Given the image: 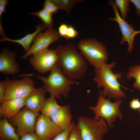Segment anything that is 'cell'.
I'll use <instances>...</instances> for the list:
<instances>
[{
  "label": "cell",
  "mask_w": 140,
  "mask_h": 140,
  "mask_svg": "<svg viewBox=\"0 0 140 140\" xmlns=\"http://www.w3.org/2000/svg\"><path fill=\"white\" fill-rule=\"evenodd\" d=\"M58 57V65L68 78L74 80L82 78L88 69L87 63L75 45L68 42L59 44L54 49Z\"/></svg>",
  "instance_id": "6da1fadb"
},
{
  "label": "cell",
  "mask_w": 140,
  "mask_h": 140,
  "mask_svg": "<svg viewBox=\"0 0 140 140\" xmlns=\"http://www.w3.org/2000/svg\"><path fill=\"white\" fill-rule=\"evenodd\" d=\"M115 61L110 64L105 63L100 67L95 68V76L94 80L97 87L103 88L102 91L103 96L109 99H121L126 96L121 89L122 87L126 90L129 89L121 85L118 81V79L121 78L122 73L117 72L114 73L112 69L115 67Z\"/></svg>",
  "instance_id": "7a4b0ae2"
},
{
  "label": "cell",
  "mask_w": 140,
  "mask_h": 140,
  "mask_svg": "<svg viewBox=\"0 0 140 140\" xmlns=\"http://www.w3.org/2000/svg\"><path fill=\"white\" fill-rule=\"evenodd\" d=\"M35 76L43 83V88L50 96L59 99L61 96L68 98L72 85L77 83L69 79L63 74L58 65L52 70L47 77L37 75Z\"/></svg>",
  "instance_id": "3957f363"
},
{
  "label": "cell",
  "mask_w": 140,
  "mask_h": 140,
  "mask_svg": "<svg viewBox=\"0 0 140 140\" xmlns=\"http://www.w3.org/2000/svg\"><path fill=\"white\" fill-rule=\"evenodd\" d=\"M122 102L121 99H116L114 102H111L109 99L106 98L100 89L96 105L95 106H90L89 108L94 113V119L98 120L100 118H102L106 121L108 125L112 128L113 123L117 118L120 120L123 118L120 109Z\"/></svg>",
  "instance_id": "277c9868"
},
{
  "label": "cell",
  "mask_w": 140,
  "mask_h": 140,
  "mask_svg": "<svg viewBox=\"0 0 140 140\" xmlns=\"http://www.w3.org/2000/svg\"><path fill=\"white\" fill-rule=\"evenodd\" d=\"M77 48L82 56L95 68L107 63L108 53L103 43L93 38L83 39L78 43Z\"/></svg>",
  "instance_id": "5b68a950"
},
{
  "label": "cell",
  "mask_w": 140,
  "mask_h": 140,
  "mask_svg": "<svg viewBox=\"0 0 140 140\" xmlns=\"http://www.w3.org/2000/svg\"><path fill=\"white\" fill-rule=\"evenodd\" d=\"M77 125L83 140H102L103 136L108 131L105 120L100 118L96 120L90 117L80 116Z\"/></svg>",
  "instance_id": "8992f818"
},
{
  "label": "cell",
  "mask_w": 140,
  "mask_h": 140,
  "mask_svg": "<svg viewBox=\"0 0 140 140\" xmlns=\"http://www.w3.org/2000/svg\"><path fill=\"white\" fill-rule=\"evenodd\" d=\"M4 81L6 90L4 101L25 98L36 88L33 80L27 76L20 80H11L6 78Z\"/></svg>",
  "instance_id": "52a82bcc"
},
{
  "label": "cell",
  "mask_w": 140,
  "mask_h": 140,
  "mask_svg": "<svg viewBox=\"0 0 140 140\" xmlns=\"http://www.w3.org/2000/svg\"><path fill=\"white\" fill-rule=\"evenodd\" d=\"M58 59L55 50L47 48L32 54L29 60L35 70L44 74L51 71L58 65Z\"/></svg>",
  "instance_id": "ba28073f"
},
{
  "label": "cell",
  "mask_w": 140,
  "mask_h": 140,
  "mask_svg": "<svg viewBox=\"0 0 140 140\" xmlns=\"http://www.w3.org/2000/svg\"><path fill=\"white\" fill-rule=\"evenodd\" d=\"M39 112H35L24 107L15 116L10 118L16 127V132L20 137L26 134L34 132L37 119Z\"/></svg>",
  "instance_id": "9c48e42d"
},
{
  "label": "cell",
  "mask_w": 140,
  "mask_h": 140,
  "mask_svg": "<svg viewBox=\"0 0 140 140\" xmlns=\"http://www.w3.org/2000/svg\"><path fill=\"white\" fill-rule=\"evenodd\" d=\"M109 3L112 6L115 14V17H110L109 20L117 23L122 35L120 43L122 44L124 42H127L128 45L127 52L130 53L133 49L135 36L137 34L140 33V31L135 30L132 25L129 24L122 18L120 15L115 2L112 1H110Z\"/></svg>",
  "instance_id": "30bf717a"
},
{
  "label": "cell",
  "mask_w": 140,
  "mask_h": 140,
  "mask_svg": "<svg viewBox=\"0 0 140 140\" xmlns=\"http://www.w3.org/2000/svg\"><path fill=\"white\" fill-rule=\"evenodd\" d=\"M60 37L58 31L53 29H47L44 32H40L34 38L32 45L21 58L25 59L31 55L48 48L51 44L58 41Z\"/></svg>",
  "instance_id": "8fae6325"
},
{
  "label": "cell",
  "mask_w": 140,
  "mask_h": 140,
  "mask_svg": "<svg viewBox=\"0 0 140 140\" xmlns=\"http://www.w3.org/2000/svg\"><path fill=\"white\" fill-rule=\"evenodd\" d=\"M62 131L50 117L39 115L36 122L34 132L41 140H52Z\"/></svg>",
  "instance_id": "7c38bea8"
},
{
  "label": "cell",
  "mask_w": 140,
  "mask_h": 140,
  "mask_svg": "<svg viewBox=\"0 0 140 140\" xmlns=\"http://www.w3.org/2000/svg\"><path fill=\"white\" fill-rule=\"evenodd\" d=\"M16 52L7 49H2L0 53V71L6 75L18 73L20 67L15 58Z\"/></svg>",
  "instance_id": "4fadbf2b"
},
{
  "label": "cell",
  "mask_w": 140,
  "mask_h": 140,
  "mask_svg": "<svg viewBox=\"0 0 140 140\" xmlns=\"http://www.w3.org/2000/svg\"><path fill=\"white\" fill-rule=\"evenodd\" d=\"M25 98H15L4 101L0 106V118L10 119L16 115L25 107Z\"/></svg>",
  "instance_id": "5bb4252c"
},
{
  "label": "cell",
  "mask_w": 140,
  "mask_h": 140,
  "mask_svg": "<svg viewBox=\"0 0 140 140\" xmlns=\"http://www.w3.org/2000/svg\"><path fill=\"white\" fill-rule=\"evenodd\" d=\"M46 93L43 87L36 88L25 98V107L33 112H39L45 99Z\"/></svg>",
  "instance_id": "9a60e30c"
},
{
  "label": "cell",
  "mask_w": 140,
  "mask_h": 140,
  "mask_svg": "<svg viewBox=\"0 0 140 140\" xmlns=\"http://www.w3.org/2000/svg\"><path fill=\"white\" fill-rule=\"evenodd\" d=\"M69 105L61 106L58 111L50 118L52 121L62 131L71 125L72 116L70 113Z\"/></svg>",
  "instance_id": "2e32d148"
},
{
  "label": "cell",
  "mask_w": 140,
  "mask_h": 140,
  "mask_svg": "<svg viewBox=\"0 0 140 140\" xmlns=\"http://www.w3.org/2000/svg\"><path fill=\"white\" fill-rule=\"evenodd\" d=\"M47 28L43 24H39L37 25L35 31L33 33L28 34L22 38L18 39H12L6 36L2 37L0 39V42L4 41H8L17 43L21 45L27 52L31 47L30 45L37 34L43 30H45Z\"/></svg>",
  "instance_id": "e0dca14e"
},
{
  "label": "cell",
  "mask_w": 140,
  "mask_h": 140,
  "mask_svg": "<svg viewBox=\"0 0 140 140\" xmlns=\"http://www.w3.org/2000/svg\"><path fill=\"white\" fill-rule=\"evenodd\" d=\"M20 137L7 118L1 119L0 120V140H19Z\"/></svg>",
  "instance_id": "ac0fdd59"
},
{
  "label": "cell",
  "mask_w": 140,
  "mask_h": 140,
  "mask_svg": "<svg viewBox=\"0 0 140 140\" xmlns=\"http://www.w3.org/2000/svg\"><path fill=\"white\" fill-rule=\"evenodd\" d=\"M61 107L57 103L55 98L50 96V97L45 99L40 111L41 114L50 117L57 112Z\"/></svg>",
  "instance_id": "d6986e66"
},
{
  "label": "cell",
  "mask_w": 140,
  "mask_h": 140,
  "mask_svg": "<svg viewBox=\"0 0 140 140\" xmlns=\"http://www.w3.org/2000/svg\"><path fill=\"white\" fill-rule=\"evenodd\" d=\"M39 18L46 27L47 29H53L54 19L52 15L47 12L43 9L35 12L29 13Z\"/></svg>",
  "instance_id": "ffe728a7"
},
{
  "label": "cell",
  "mask_w": 140,
  "mask_h": 140,
  "mask_svg": "<svg viewBox=\"0 0 140 140\" xmlns=\"http://www.w3.org/2000/svg\"><path fill=\"white\" fill-rule=\"evenodd\" d=\"M126 76L128 79L132 78L135 79V81L133 83L132 86L140 90V64L130 67L128 68Z\"/></svg>",
  "instance_id": "44dd1931"
},
{
  "label": "cell",
  "mask_w": 140,
  "mask_h": 140,
  "mask_svg": "<svg viewBox=\"0 0 140 140\" xmlns=\"http://www.w3.org/2000/svg\"><path fill=\"white\" fill-rule=\"evenodd\" d=\"M56 5L59 10L65 11L68 16L70 11L77 3H82L83 0H52Z\"/></svg>",
  "instance_id": "7402d4cb"
},
{
  "label": "cell",
  "mask_w": 140,
  "mask_h": 140,
  "mask_svg": "<svg viewBox=\"0 0 140 140\" xmlns=\"http://www.w3.org/2000/svg\"><path fill=\"white\" fill-rule=\"evenodd\" d=\"M130 0H115V3L117 7H118L121 14V17L125 20L130 7Z\"/></svg>",
  "instance_id": "603a6c76"
},
{
  "label": "cell",
  "mask_w": 140,
  "mask_h": 140,
  "mask_svg": "<svg viewBox=\"0 0 140 140\" xmlns=\"http://www.w3.org/2000/svg\"><path fill=\"white\" fill-rule=\"evenodd\" d=\"M43 9L52 15L56 13L59 10L52 0H45L43 4Z\"/></svg>",
  "instance_id": "cb8c5ba5"
},
{
  "label": "cell",
  "mask_w": 140,
  "mask_h": 140,
  "mask_svg": "<svg viewBox=\"0 0 140 140\" xmlns=\"http://www.w3.org/2000/svg\"><path fill=\"white\" fill-rule=\"evenodd\" d=\"M75 124V122H72L68 128L62 131L52 140H68L69 133Z\"/></svg>",
  "instance_id": "d4e9b609"
},
{
  "label": "cell",
  "mask_w": 140,
  "mask_h": 140,
  "mask_svg": "<svg viewBox=\"0 0 140 140\" xmlns=\"http://www.w3.org/2000/svg\"><path fill=\"white\" fill-rule=\"evenodd\" d=\"M68 140H83L77 124H75L71 130Z\"/></svg>",
  "instance_id": "484cf974"
},
{
  "label": "cell",
  "mask_w": 140,
  "mask_h": 140,
  "mask_svg": "<svg viewBox=\"0 0 140 140\" xmlns=\"http://www.w3.org/2000/svg\"><path fill=\"white\" fill-rule=\"evenodd\" d=\"M79 32L72 25H68V29L65 39H69L76 37L78 35Z\"/></svg>",
  "instance_id": "4316f807"
},
{
  "label": "cell",
  "mask_w": 140,
  "mask_h": 140,
  "mask_svg": "<svg viewBox=\"0 0 140 140\" xmlns=\"http://www.w3.org/2000/svg\"><path fill=\"white\" fill-rule=\"evenodd\" d=\"M68 25L66 24L61 23L58 28V32L60 37L65 39L68 29Z\"/></svg>",
  "instance_id": "83f0119b"
},
{
  "label": "cell",
  "mask_w": 140,
  "mask_h": 140,
  "mask_svg": "<svg viewBox=\"0 0 140 140\" xmlns=\"http://www.w3.org/2000/svg\"><path fill=\"white\" fill-rule=\"evenodd\" d=\"M19 140H41L35 132L27 134L20 137Z\"/></svg>",
  "instance_id": "f1b7e54d"
},
{
  "label": "cell",
  "mask_w": 140,
  "mask_h": 140,
  "mask_svg": "<svg viewBox=\"0 0 140 140\" xmlns=\"http://www.w3.org/2000/svg\"><path fill=\"white\" fill-rule=\"evenodd\" d=\"M5 90L4 81H1L0 82V103L1 104L4 101Z\"/></svg>",
  "instance_id": "f546056e"
},
{
  "label": "cell",
  "mask_w": 140,
  "mask_h": 140,
  "mask_svg": "<svg viewBox=\"0 0 140 140\" xmlns=\"http://www.w3.org/2000/svg\"><path fill=\"white\" fill-rule=\"evenodd\" d=\"M131 108L134 110H138L140 109V101L137 98L133 99L129 102Z\"/></svg>",
  "instance_id": "4dcf8cb0"
},
{
  "label": "cell",
  "mask_w": 140,
  "mask_h": 140,
  "mask_svg": "<svg viewBox=\"0 0 140 140\" xmlns=\"http://www.w3.org/2000/svg\"><path fill=\"white\" fill-rule=\"evenodd\" d=\"M9 1L8 0H0V17L4 12H6V8Z\"/></svg>",
  "instance_id": "1f68e13d"
},
{
  "label": "cell",
  "mask_w": 140,
  "mask_h": 140,
  "mask_svg": "<svg viewBox=\"0 0 140 140\" xmlns=\"http://www.w3.org/2000/svg\"><path fill=\"white\" fill-rule=\"evenodd\" d=\"M130 2L132 3L135 6L136 11V15L139 16L140 15V0H131Z\"/></svg>",
  "instance_id": "d6a6232c"
},
{
  "label": "cell",
  "mask_w": 140,
  "mask_h": 140,
  "mask_svg": "<svg viewBox=\"0 0 140 140\" xmlns=\"http://www.w3.org/2000/svg\"><path fill=\"white\" fill-rule=\"evenodd\" d=\"M139 112L140 115V109L137 110Z\"/></svg>",
  "instance_id": "836d02e7"
}]
</instances>
